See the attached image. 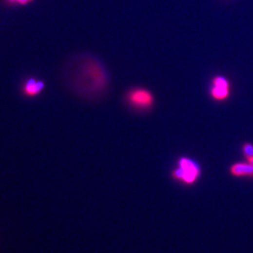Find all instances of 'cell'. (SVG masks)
I'll return each mask as SVG.
<instances>
[{"mask_svg": "<svg viewBox=\"0 0 253 253\" xmlns=\"http://www.w3.org/2000/svg\"><path fill=\"white\" fill-rule=\"evenodd\" d=\"M62 79L72 93L87 101H100L110 91L106 68L99 58L90 54H78L66 61Z\"/></svg>", "mask_w": 253, "mask_h": 253, "instance_id": "6da1fadb", "label": "cell"}, {"mask_svg": "<svg viewBox=\"0 0 253 253\" xmlns=\"http://www.w3.org/2000/svg\"><path fill=\"white\" fill-rule=\"evenodd\" d=\"M123 99L126 105L135 112H149L156 104V97L153 92L142 86L128 89Z\"/></svg>", "mask_w": 253, "mask_h": 253, "instance_id": "7a4b0ae2", "label": "cell"}, {"mask_svg": "<svg viewBox=\"0 0 253 253\" xmlns=\"http://www.w3.org/2000/svg\"><path fill=\"white\" fill-rule=\"evenodd\" d=\"M201 166L195 159L182 156L177 159V167L171 172L173 179L184 185H193L201 177Z\"/></svg>", "mask_w": 253, "mask_h": 253, "instance_id": "3957f363", "label": "cell"}, {"mask_svg": "<svg viewBox=\"0 0 253 253\" xmlns=\"http://www.w3.org/2000/svg\"><path fill=\"white\" fill-rule=\"evenodd\" d=\"M209 95L213 100L225 101L231 95V83L229 79L222 75H216L212 80Z\"/></svg>", "mask_w": 253, "mask_h": 253, "instance_id": "277c9868", "label": "cell"}, {"mask_svg": "<svg viewBox=\"0 0 253 253\" xmlns=\"http://www.w3.org/2000/svg\"><path fill=\"white\" fill-rule=\"evenodd\" d=\"M45 88V84L41 79L29 78L24 81L21 86V92L25 97H36L41 94Z\"/></svg>", "mask_w": 253, "mask_h": 253, "instance_id": "5b68a950", "label": "cell"}, {"mask_svg": "<svg viewBox=\"0 0 253 253\" xmlns=\"http://www.w3.org/2000/svg\"><path fill=\"white\" fill-rule=\"evenodd\" d=\"M230 175L234 177L253 178V165L249 162H236L230 165Z\"/></svg>", "mask_w": 253, "mask_h": 253, "instance_id": "8992f818", "label": "cell"}, {"mask_svg": "<svg viewBox=\"0 0 253 253\" xmlns=\"http://www.w3.org/2000/svg\"><path fill=\"white\" fill-rule=\"evenodd\" d=\"M242 152L247 160L253 158V144L251 142H244L242 146Z\"/></svg>", "mask_w": 253, "mask_h": 253, "instance_id": "52a82bcc", "label": "cell"}, {"mask_svg": "<svg viewBox=\"0 0 253 253\" xmlns=\"http://www.w3.org/2000/svg\"><path fill=\"white\" fill-rule=\"evenodd\" d=\"M3 2L10 6H26L33 3L35 0H3Z\"/></svg>", "mask_w": 253, "mask_h": 253, "instance_id": "ba28073f", "label": "cell"}, {"mask_svg": "<svg viewBox=\"0 0 253 253\" xmlns=\"http://www.w3.org/2000/svg\"><path fill=\"white\" fill-rule=\"evenodd\" d=\"M247 161L249 162V163H250L251 165H253V158H251L250 159H248V160H247Z\"/></svg>", "mask_w": 253, "mask_h": 253, "instance_id": "9c48e42d", "label": "cell"}]
</instances>
